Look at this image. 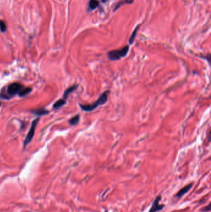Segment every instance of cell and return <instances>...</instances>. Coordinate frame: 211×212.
<instances>
[{
	"label": "cell",
	"instance_id": "obj_12",
	"mask_svg": "<svg viewBox=\"0 0 211 212\" xmlns=\"http://www.w3.org/2000/svg\"><path fill=\"white\" fill-rule=\"evenodd\" d=\"M32 112L34 114L37 115H40V116L48 114V112H49L48 111L43 109H40L38 110H35V111H33Z\"/></svg>",
	"mask_w": 211,
	"mask_h": 212
},
{
	"label": "cell",
	"instance_id": "obj_18",
	"mask_svg": "<svg viewBox=\"0 0 211 212\" xmlns=\"http://www.w3.org/2000/svg\"><path fill=\"white\" fill-rule=\"evenodd\" d=\"M0 105H1V104H0Z\"/></svg>",
	"mask_w": 211,
	"mask_h": 212
},
{
	"label": "cell",
	"instance_id": "obj_4",
	"mask_svg": "<svg viewBox=\"0 0 211 212\" xmlns=\"http://www.w3.org/2000/svg\"><path fill=\"white\" fill-rule=\"evenodd\" d=\"M39 119L37 118V119L34 120L33 121V122L32 123V125L31 127V128H30L29 132L27 134V136L26 138L25 139L24 141V146H26L28 143H29L32 140L33 137L34 136L35 134V128H36V126H37L38 122H39Z\"/></svg>",
	"mask_w": 211,
	"mask_h": 212
},
{
	"label": "cell",
	"instance_id": "obj_1",
	"mask_svg": "<svg viewBox=\"0 0 211 212\" xmlns=\"http://www.w3.org/2000/svg\"><path fill=\"white\" fill-rule=\"evenodd\" d=\"M109 94L110 91L108 90L105 91L104 92H103L100 95V97L97 100H96V102L92 104H79L80 107L82 110L85 112H91L95 110L99 106L104 105L107 102Z\"/></svg>",
	"mask_w": 211,
	"mask_h": 212
},
{
	"label": "cell",
	"instance_id": "obj_15",
	"mask_svg": "<svg viewBox=\"0 0 211 212\" xmlns=\"http://www.w3.org/2000/svg\"><path fill=\"white\" fill-rule=\"evenodd\" d=\"M7 30V27L6 25L3 20H0V31L2 32H5Z\"/></svg>",
	"mask_w": 211,
	"mask_h": 212
},
{
	"label": "cell",
	"instance_id": "obj_7",
	"mask_svg": "<svg viewBox=\"0 0 211 212\" xmlns=\"http://www.w3.org/2000/svg\"><path fill=\"white\" fill-rule=\"evenodd\" d=\"M99 5V1L98 0H90L89 3L88 11H93L96 9Z\"/></svg>",
	"mask_w": 211,
	"mask_h": 212
},
{
	"label": "cell",
	"instance_id": "obj_17",
	"mask_svg": "<svg viewBox=\"0 0 211 212\" xmlns=\"http://www.w3.org/2000/svg\"><path fill=\"white\" fill-rule=\"evenodd\" d=\"M101 2H102L103 3H105L107 1V0H101Z\"/></svg>",
	"mask_w": 211,
	"mask_h": 212
},
{
	"label": "cell",
	"instance_id": "obj_6",
	"mask_svg": "<svg viewBox=\"0 0 211 212\" xmlns=\"http://www.w3.org/2000/svg\"><path fill=\"white\" fill-rule=\"evenodd\" d=\"M192 186H193V184H190L187 185L186 186H185L183 189H181L178 191V192L177 193L176 196H177L178 199H180L181 197H183L185 194H186L188 191H190V190L191 189Z\"/></svg>",
	"mask_w": 211,
	"mask_h": 212
},
{
	"label": "cell",
	"instance_id": "obj_16",
	"mask_svg": "<svg viewBox=\"0 0 211 212\" xmlns=\"http://www.w3.org/2000/svg\"><path fill=\"white\" fill-rule=\"evenodd\" d=\"M203 211H210V205H209L208 206L205 207L204 208V209L202 210Z\"/></svg>",
	"mask_w": 211,
	"mask_h": 212
},
{
	"label": "cell",
	"instance_id": "obj_9",
	"mask_svg": "<svg viewBox=\"0 0 211 212\" xmlns=\"http://www.w3.org/2000/svg\"><path fill=\"white\" fill-rule=\"evenodd\" d=\"M139 27H140V25H138L135 28V29L134 30V31H133L132 32V34H131V37H130L129 40V43L130 45L133 44V42H134V40H135V38L136 37V35H137L138 29H139Z\"/></svg>",
	"mask_w": 211,
	"mask_h": 212
},
{
	"label": "cell",
	"instance_id": "obj_5",
	"mask_svg": "<svg viewBox=\"0 0 211 212\" xmlns=\"http://www.w3.org/2000/svg\"><path fill=\"white\" fill-rule=\"evenodd\" d=\"M161 200V197H160V196H158V197H157L155 199V200L154 201L151 208H150V210H149V212H157L161 211V210L163 209L164 205H161V204L159 203Z\"/></svg>",
	"mask_w": 211,
	"mask_h": 212
},
{
	"label": "cell",
	"instance_id": "obj_10",
	"mask_svg": "<svg viewBox=\"0 0 211 212\" xmlns=\"http://www.w3.org/2000/svg\"><path fill=\"white\" fill-rule=\"evenodd\" d=\"M65 104H66V99H60L56 102L54 104L53 108H55V109H59L61 107H62L63 105H64Z\"/></svg>",
	"mask_w": 211,
	"mask_h": 212
},
{
	"label": "cell",
	"instance_id": "obj_13",
	"mask_svg": "<svg viewBox=\"0 0 211 212\" xmlns=\"http://www.w3.org/2000/svg\"><path fill=\"white\" fill-rule=\"evenodd\" d=\"M31 91H32V89L30 88V87H27V88H25V89H22V90L18 93L20 97L25 96V95H28V94L31 92Z\"/></svg>",
	"mask_w": 211,
	"mask_h": 212
},
{
	"label": "cell",
	"instance_id": "obj_8",
	"mask_svg": "<svg viewBox=\"0 0 211 212\" xmlns=\"http://www.w3.org/2000/svg\"><path fill=\"white\" fill-rule=\"evenodd\" d=\"M77 87H78V86L77 85H74V86H72L69 87V88L66 89L64 92V95H63V96H64V98L63 99H66L68 97V95H69V94L73 92L74 90H76V89L77 88Z\"/></svg>",
	"mask_w": 211,
	"mask_h": 212
},
{
	"label": "cell",
	"instance_id": "obj_14",
	"mask_svg": "<svg viewBox=\"0 0 211 212\" xmlns=\"http://www.w3.org/2000/svg\"><path fill=\"white\" fill-rule=\"evenodd\" d=\"M134 0H126L125 1H122V2H120L118 4H117V6H116V7L115 8V9H114V11H116L120 7V6L123 5V4H125V3H127V4H132V3L134 2Z\"/></svg>",
	"mask_w": 211,
	"mask_h": 212
},
{
	"label": "cell",
	"instance_id": "obj_3",
	"mask_svg": "<svg viewBox=\"0 0 211 212\" xmlns=\"http://www.w3.org/2000/svg\"><path fill=\"white\" fill-rule=\"evenodd\" d=\"M23 89V85L19 83H13L8 86L6 92L9 97L14 96L16 94H18Z\"/></svg>",
	"mask_w": 211,
	"mask_h": 212
},
{
	"label": "cell",
	"instance_id": "obj_2",
	"mask_svg": "<svg viewBox=\"0 0 211 212\" xmlns=\"http://www.w3.org/2000/svg\"><path fill=\"white\" fill-rule=\"evenodd\" d=\"M129 47L126 45L120 49L111 50L107 53L108 57L111 61H118L123 57H126L129 52Z\"/></svg>",
	"mask_w": 211,
	"mask_h": 212
},
{
	"label": "cell",
	"instance_id": "obj_11",
	"mask_svg": "<svg viewBox=\"0 0 211 212\" xmlns=\"http://www.w3.org/2000/svg\"><path fill=\"white\" fill-rule=\"evenodd\" d=\"M79 120H80V116L79 115H76L74 117L71 118L69 122L71 125H75L78 124Z\"/></svg>",
	"mask_w": 211,
	"mask_h": 212
}]
</instances>
